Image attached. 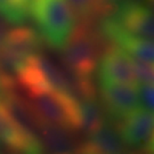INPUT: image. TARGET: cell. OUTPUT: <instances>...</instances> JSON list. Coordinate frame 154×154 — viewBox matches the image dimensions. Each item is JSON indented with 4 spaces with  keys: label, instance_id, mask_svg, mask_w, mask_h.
I'll return each instance as SVG.
<instances>
[{
    "label": "cell",
    "instance_id": "1",
    "mask_svg": "<svg viewBox=\"0 0 154 154\" xmlns=\"http://www.w3.org/2000/svg\"><path fill=\"white\" fill-rule=\"evenodd\" d=\"M102 46L90 23L75 25L71 35L62 48V58L66 70L72 77L77 96L80 98L95 97L96 89L94 77Z\"/></svg>",
    "mask_w": 154,
    "mask_h": 154
},
{
    "label": "cell",
    "instance_id": "2",
    "mask_svg": "<svg viewBox=\"0 0 154 154\" xmlns=\"http://www.w3.org/2000/svg\"><path fill=\"white\" fill-rule=\"evenodd\" d=\"M25 94L32 110L41 121L71 132L80 129V99L75 95L53 88H39Z\"/></svg>",
    "mask_w": 154,
    "mask_h": 154
},
{
    "label": "cell",
    "instance_id": "3",
    "mask_svg": "<svg viewBox=\"0 0 154 154\" xmlns=\"http://www.w3.org/2000/svg\"><path fill=\"white\" fill-rule=\"evenodd\" d=\"M30 16L40 37L60 50L77 25V17L66 0H31Z\"/></svg>",
    "mask_w": 154,
    "mask_h": 154
},
{
    "label": "cell",
    "instance_id": "4",
    "mask_svg": "<svg viewBox=\"0 0 154 154\" xmlns=\"http://www.w3.org/2000/svg\"><path fill=\"white\" fill-rule=\"evenodd\" d=\"M8 30L0 42V71L14 79L18 67L41 53L42 38L34 29L23 25Z\"/></svg>",
    "mask_w": 154,
    "mask_h": 154
},
{
    "label": "cell",
    "instance_id": "5",
    "mask_svg": "<svg viewBox=\"0 0 154 154\" xmlns=\"http://www.w3.org/2000/svg\"><path fill=\"white\" fill-rule=\"evenodd\" d=\"M107 16L112 17L122 29L139 38L153 39V13L138 0H116Z\"/></svg>",
    "mask_w": 154,
    "mask_h": 154
},
{
    "label": "cell",
    "instance_id": "6",
    "mask_svg": "<svg viewBox=\"0 0 154 154\" xmlns=\"http://www.w3.org/2000/svg\"><path fill=\"white\" fill-rule=\"evenodd\" d=\"M0 143L17 153H40L44 146L34 131L24 127L0 100Z\"/></svg>",
    "mask_w": 154,
    "mask_h": 154
},
{
    "label": "cell",
    "instance_id": "7",
    "mask_svg": "<svg viewBox=\"0 0 154 154\" xmlns=\"http://www.w3.org/2000/svg\"><path fill=\"white\" fill-rule=\"evenodd\" d=\"M102 106L113 122L120 121L140 107L137 86L99 82Z\"/></svg>",
    "mask_w": 154,
    "mask_h": 154
},
{
    "label": "cell",
    "instance_id": "8",
    "mask_svg": "<svg viewBox=\"0 0 154 154\" xmlns=\"http://www.w3.org/2000/svg\"><path fill=\"white\" fill-rule=\"evenodd\" d=\"M125 145L137 149H153V113L139 107L120 121L114 122Z\"/></svg>",
    "mask_w": 154,
    "mask_h": 154
},
{
    "label": "cell",
    "instance_id": "9",
    "mask_svg": "<svg viewBox=\"0 0 154 154\" xmlns=\"http://www.w3.org/2000/svg\"><path fill=\"white\" fill-rule=\"evenodd\" d=\"M97 78L99 82L126 83L137 86L132 58L114 45L102 51L97 63Z\"/></svg>",
    "mask_w": 154,
    "mask_h": 154
},
{
    "label": "cell",
    "instance_id": "10",
    "mask_svg": "<svg viewBox=\"0 0 154 154\" xmlns=\"http://www.w3.org/2000/svg\"><path fill=\"white\" fill-rule=\"evenodd\" d=\"M100 32L114 46L119 47L130 57L153 63L154 47L152 40L139 38L128 32L107 15L103 16L100 21Z\"/></svg>",
    "mask_w": 154,
    "mask_h": 154
},
{
    "label": "cell",
    "instance_id": "11",
    "mask_svg": "<svg viewBox=\"0 0 154 154\" xmlns=\"http://www.w3.org/2000/svg\"><path fill=\"white\" fill-rule=\"evenodd\" d=\"M75 151L86 154H118L125 151V144L116 129L104 125L87 134L85 139L78 143Z\"/></svg>",
    "mask_w": 154,
    "mask_h": 154
},
{
    "label": "cell",
    "instance_id": "12",
    "mask_svg": "<svg viewBox=\"0 0 154 154\" xmlns=\"http://www.w3.org/2000/svg\"><path fill=\"white\" fill-rule=\"evenodd\" d=\"M38 132L44 149L54 153L75 152L77 144L72 138L71 131L64 128L41 121L38 127Z\"/></svg>",
    "mask_w": 154,
    "mask_h": 154
},
{
    "label": "cell",
    "instance_id": "13",
    "mask_svg": "<svg viewBox=\"0 0 154 154\" xmlns=\"http://www.w3.org/2000/svg\"><path fill=\"white\" fill-rule=\"evenodd\" d=\"M80 129L86 132V135L105 125V111L95 97L80 99Z\"/></svg>",
    "mask_w": 154,
    "mask_h": 154
},
{
    "label": "cell",
    "instance_id": "14",
    "mask_svg": "<svg viewBox=\"0 0 154 154\" xmlns=\"http://www.w3.org/2000/svg\"><path fill=\"white\" fill-rule=\"evenodd\" d=\"M31 0H0V16L7 23L22 25L30 17Z\"/></svg>",
    "mask_w": 154,
    "mask_h": 154
},
{
    "label": "cell",
    "instance_id": "15",
    "mask_svg": "<svg viewBox=\"0 0 154 154\" xmlns=\"http://www.w3.org/2000/svg\"><path fill=\"white\" fill-rule=\"evenodd\" d=\"M66 1L71 6L75 17H78L82 23H90L96 14L94 0H66Z\"/></svg>",
    "mask_w": 154,
    "mask_h": 154
},
{
    "label": "cell",
    "instance_id": "16",
    "mask_svg": "<svg viewBox=\"0 0 154 154\" xmlns=\"http://www.w3.org/2000/svg\"><path fill=\"white\" fill-rule=\"evenodd\" d=\"M132 66H134V72H135V77L137 80V85H139V83H153V63L140 61L137 58H132Z\"/></svg>",
    "mask_w": 154,
    "mask_h": 154
},
{
    "label": "cell",
    "instance_id": "17",
    "mask_svg": "<svg viewBox=\"0 0 154 154\" xmlns=\"http://www.w3.org/2000/svg\"><path fill=\"white\" fill-rule=\"evenodd\" d=\"M137 88L139 104L142 109L153 112V98H154V88L153 83H139Z\"/></svg>",
    "mask_w": 154,
    "mask_h": 154
},
{
    "label": "cell",
    "instance_id": "18",
    "mask_svg": "<svg viewBox=\"0 0 154 154\" xmlns=\"http://www.w3.org/2000/svg\"><path fill=\"white\" fill-rule=\"evenodd\" d=\"M116 1V0H94L96 14H99L102 16L109 15L113 9Z\"/></svg>",
    "mask_w": 154,
    "mask_h": 154
},
{
    "label": "cell",
    "instance_id": "19",
    "mask_svg": "<svg viewBox=\"0 0 154 154\" xmlns=\"http://www.w3.org/2000/svg\"><path fill=\"white\" fill-rule=\"evenodd\" d=\"M14 83H15V80L11 75L0 71V100L7 90L14 88Z\"/></svg>",
    "mask_w": 154,
    "mask_h": 154
},
{
    "label": "cell",
    "instance_id": "20",
    "mask_svg": "<svg viewBox=\"0 0 154 154\" xmlns=\"http://www.w3.org/2000/svg\"><path fill=\"white\" fill-rule=\"evenodd\" d=\"M7 31H8V28H7V22H6L2 17L0 16V42H1L2 38L5 37V34H6Z\"/></svg>",
    "mask_w": 154,
    "mask_h": 154
}]
</instances>
